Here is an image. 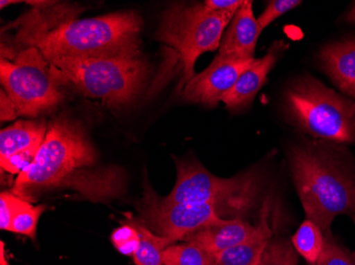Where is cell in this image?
Instances as JSON below:
<instances>
[{
	"label": "cell",
	"instance_id": "cell-7",
	"mask_svg": "<svg viewBox=\"0 0 355 265\" xmlns=\"http://www.w3.org/2000/svg\"><path fill=\"white\" fill-rule=\"evenodd\" d=\"M0 80L17 115L35 117L51 111L63 100L53 66L35 46L1 44Z\"/></svg>",
	"mask_w": 355,
	"mask_h": 265
},
{
	"label": "cell",
	"instance_id": "cell-23",
	"mask_svg": "<svg viewBox=\"0 0 355 265\" xmlns=\"http://www.w3.org/2000/svg\"><path fill=\"white\" fill-rule=\"evenodd\" d=\"M111 241L115 248L125 256L133 257L139 245V234L133 224H125L115 229Z\"/></svg>",
	"mask_w": 355,
	"mask_h": 265
},
{
	"label": "cell",
	"instance_id": "cell-22",
	"mask_svg": "<svg viewBox=\"0 0 355 265\" xmlns=\"http://www.w3.org/2000/svg\"><path fill=\"white\" fill-rule=\"evenodd\" d=\"M314 265H355V252L337 242L334 237H326L324 250Z\"/></svg>",
	"mask_w": 355,
	"mask_h": 265
},
{
	"label": "cell",
	"instance_id": "cell-4",
	"mask_svg": "<svg viewBox=\"0 0 355 265\" xmlns=\"http://www.w3.org/2000/svg\"><path fill=\"white\" fill-rule=\"evenodd\" d=\"M234 14L209 11L205 3H175L163 14L157 29V41L164 44L171 55H166L164 69L155 86L165 81L173 69L180 71L178 91L181 93L195 75V64L202 53L215 51L220 45L223 31Z\"/></svg>",
	"mask_w": 355,
	"mask_h": 265
},
{
	"label": "cell",
	"instance_id": "cell-21",
	"mask_svg": "<svg viewBox=\"0 0 355 265\" xmlns=\"http://www.w3.org/2000/svg\"><path fill=\"white\" fill-rule=\"evenodd\" d=\"M45 210V205L33 206L31 203H29L25 208L21 209L14 217L9 231L15 232V234L24 235V236L29 237L32 240H35L37 224H39L41 215Z\"/></svg>",
	"mask_w": 355,
	"mask_h": 265
},
{
	"label": "cell",
	"instance_id": "cell-15",
	"mask_svg": "<svg viewBox=\"0 0 355 265\" xmlns=\"http://www.w3.org/2000/svg\"><path fill=\"white\" fill-rule=\"evenodd\" d=\"M48 125L45 121L21 120L0 133V161L21 153L37 154Z\"/></svg>",
	"mask_w": 355,
	"mask_h": 265
},
{
	"label": "cell",
	"instance_id": "cell-14",
	"mask_svg": "<svg viewBox=\"0 0 355 265\" xmlns=\"http://www.w3.org/2000/svg\"><path fill=\"white\" fill-rule=\"evenodd\" d=\"M318 57L321 67L333 83L355 100V39L324 46L319 51Z\"/></svg>",
	"mask_w": 355,
	"mask_h": 265
},
{
	"label": "cell",
	"instance_id": "cell-9",
	"mask_svg": "<svg viewBox=\"0 0 355 265\" xmlns=\"http://www.w3.org/2000/svg\"><path fill=\"white\" fill-rule=\"evenodd\" d=\"M141 215L147 228L173 243L223 220L214 205L166 204L148 186L145 187Z\"/></svg>",
	"mask_w": 355,
	"mask_h": 265
},
{
	"label": "cell",
	"instance_id": "cell-10",
	"mask_svg": "<svg viewBox=\"0 0 355 265\" xmlns=\"http://www.w3.org/2000/svg\"><path fill=\"white\" fill-rule=\"evenodd\" d=\"M254 61L255 59L233 61L216 57L205 71L187 82L180 93L181 97L187 102L215 107L223 101V95L232 89L239 75Z\"/></svg>",
	"mask_w": 355,
	"mask_h": 265
},
{
	"label": "cell",
	"instance_id": "cell-17",
	"mask_svg": "<svg viewBox=\"0 0 355 265\" xmlns=\"http://www.w3.org/2000/svg\"><path fill=\"white\" fill-rule=\"evenodd\" d=\"M132 224L137 227L139 234V245L132 257L135 265H164L163 252L175 243L157 236L145 225L139 223Z\"/></svg>",
	"mask_w": 355,
	"mask_h": 265
},
{
	"label": "cell",
	"instance_id": "cell-13",
	"mask_svg": "<svg viewBox=\"0 0 355 265\" xmlns=\"http://www.w3.org/2000/svg\"><path fill=\"white\" fill-rule=\"evenodd\" d=\"M255 230L257 226L241 219H223L220 222L199 229L183 241L198 245L215 257L248 240Z\"/></svg>",
	"mask_w": 355,
	"mask_h": 265
},
{
	"label": "cell",
	"instance_id": "cell-5",
	"mask_svg": "<svg viewBox=\"0 0 355 265\" xmlns=\"http://www.w3.org/2000/svg\"><path fill=\"white\" fill-rule=\"evenodd\" d=\"M48 62L61 86H73L85 97L98 99L115 109L133 102L149 75L148 63L141 55Z\"/></svg>",
	"mask_w": 355,
	"mask_h": 265
},
{
	"label": "cell",
	"instance_id": "cell-28",
	"mask_svg": "<svg viewBox=\"0 0 355 265\" xmlns=\"http://www.w3.org/2000/svg\"><path fill=\"white\" fill-rule=\"evenodd\" d=\"M0 245H1V247H0V265H11L9 263V261H8V259L6 258L5 256V243L1 241V243H0Z\"/></svg>",
	"mask_w": 355,
	"mask_h": 265
},
{
	"label": "cell",
	"instance_id": "cell-18",
	"mask_svg": "<svg viewBox=\"0 0 355 265\" xmlns=\"http://www.w3.org/2000/svg\"><path fill=\"white\" fill-rule=\"evenodd\" d=\"M324 240L326 237L321 229L314 222L306 219L293 237L292 244L302 258L311 265H314L324 250Z\"/></svg>",
	"mask_w": 355,
	"mask_h": 265
},
{
	"label": "cell",
	"instance_id": "cell-27",
	"mask_svg": "<svg viewBox=\"0 0 355 265\" xmlns=\"http://www.w3.org/2000/svg\"><path fill=\"white\" fill-rule=\"evenodd\" d=\"M1 121H11L17 117L15 105L12 102L9 95L3 89H1Z\"/></svg>",
	"mask_w": 355,
	"mask_h": 265
},
{
	"label": "cell",
	"instance_id": "cell-16",
	"mask_svg": "<svg viewBox=\"0 0 355 265\" xmlns=\"http://www.w3.org/2000/svg\"><path fill=\"white\" fill-rule=\"evenodd\" d=\"M268 201H265L261 211L260 223L252 237L215 256L214 265H255L272 239V230L268 222Z\"/></svg>",
	"mask_w": 355,
	"mask_h": 265
},
{
	"label": "cell",
	"instance_id": "cell-6",
	"mask_svg": "<svg viewBox=\"0 0 355 265\" xmlns=\"http://www.w3.org/2000/svg\"><path fill=\"white\" fill-rule=\"evenodd\" d=\"M287 120L314 139L355 143V100L310 75L292 82L284 95Z\"/></svg>",
	"mask_w": 355,
	"mask_h": 265
},
{
	"label": "cell",
	"instance_id": "cell-19",
	"mask_svg": "<svg viewBox=\"0 0 355 265\" xmlns=\"http://www.w3.org/2000/svg\"><path fill=\"white\" fill-rule=\"evenodd\" d=\"M164 265H214L215 257L193 243L173 244L163 252Z\"/></svg>",
	"mask_w": 355,
	"mask_h": 265
},
{
	"label": "cell",
	"instance_id": "cell-12",
	"mask_svg": "<svg viewBox=\"0 0 355 265\" xmlns=\"http://www.w3.org/2000/svg\"><path fill=\"white\" fill-rule=\"evenodd\" d=\"M286 45L279 41L271 46L270 51L262 59H255L254 63L239 75L236 83L223 98V102L230 109L247 107L266 83L268 73L276 65Z\"/></svg>",
	"mask_w": 355,
	"mask_h": 265
},
{
	"label": "cell",
	"instance_id": "cell-26",
	"mask_svg": "<svg viewBox=\"0 0 355 265\" xmlns=\"http://www.w3.org/2000/svg\"><path fill=\"white\" fill-rule=\"evenodd\" d=\"M203 3L209 11L235 14L239 7L244 3V0H207Z\"/></svg>",
	"mask_w": 355,
	"mask_h": 265
},
{
	"label": "cell",
	"instance_id": "cell-11",
	"mask_svg": "<svg viewBox=\"0 0 355 265\" xmlns=\"http://www.w3.org/2000/svg\"><path fill=\"white\" fill-rule=\"evenodd\" d=\"M252 6V1L245 0L237 10L230 27L223 33L217 57L233 61L254 59L257 39L263 30L253 15Z\"/></svg>",
	"mask_w": 355,
	"mask_h": 265
},
{
	"label": "cell",
	"instance_id": "cell-8",
	"mask_svg": "<svg viewBox=\"0 0 355 265\" xmlns=\"http://www.w3.org/2000/svg\"><path fill=\"white\" fill-rule=\"evenodd\" d=\"M175 187L166 197H161L166 204H209L217 209L244 211L250 208L257 199L260 181L255 172L221 179L196 161L175 158Z\"/></svg>",
	"mask_w": 355,
	"mask_h": 265
},
{
	"label": "cell",
	"instance_id": "cell-29",
	"mask_svg": "<svg viewBox=\"0 0 355 265\" xmlns=\"http://www.w3.org/2000/svg\"><path fill=\"white\" fill-rule=\"evenodd\" d=\"M346 21L347 23L355 24V3H353L352 7L346 15Z\"/></svg>",
	"mask_w": 355,
	"mask_h": 265
},
{
	"label": "cell",
	"instance_id": "cell-20",
	"mask_svg": "<svg viewBox=\"0 0 355 265\" xmlns=\"http://www.w3.org/2000/svg\"><path fill=\"white\" fill-rule=\"evenodd\" d=\"M298 253L292 242L271 239L263 253L262 258L255 265H298Z\"/></svg>",
	"mask_w": 355,
	"mask_h": 265
},
{
	"label": "cell",
	"instance_id": "cell-2",
	"mask_svg": "<svg viewBox=\"0 0 355 265\" xmlns=\"http://www.w3.org/2000/svg\"><path fill=\"white\" fill-rule=\"evenodd\" d=\"M338 143L303 139L289 147V169L308 220L332 236L336 217L355 215V163Z\"/></svg>",
	"mask_w": 355,
	"mask_h": 265
},
{
	"label": "cell",
	"instance_id": "cell-3",
	"mask_svg": "<svg viewBox=\"0 0 355 265\" xmlns=\"http://www.w3.org/2000/svg\"><path fill=\"white\" fill-rule=\"evenodd\" d=\"M141 26V16L135 11L116 12L64 21L48 31L16 41V46H35L47 61L139 57Z\"/></svg>",
	"mask_w": 355,
	"mask_h": 265
},
{
	"label": "cell",
	"instance_id": "cell-30",
	"mask_svg": "<svg viewBox=\"0 0 355 265\" xmlns=\"http://www.w3.org/2000/svg\"><path fill=\"white\" fill-rule=\"evenodd\" d=\"M352 218H353V222H354V224H355V215H354V217H352Z\"/></svg>",
	"mask_w": 355,
	"mask_h": 265
},
{
	"label": "cell",
	"instance_id": "cell-1",
	"mask_svg": "<svg viewBox=\"0 0 355 265\" xmlns=\"http://www.w3.org/2000/svg\"><path fill=\"white\" fill-rule=\"evenodd\" d=\"M69 191L93 203H109L127 191L125 171L101 161L83 123L67 113L48 125L35 161L14 181L12 192L29 203Z\"/></svg>",
	"mask_w": 355,
	"mask_h": 265
},
{
	"label": "cell",
	"instance_id": "cell-24",
	"mask_svg": "<svg viewBox=\"0 0 355 265\" xmlns=\"http://www.w3.org/2000/svg\"><path fill=\"white\" fill-rule=\"evenodd\" d=\"M29 202L13 192L3 191L0 195V228L9 231L12 220Z\"/></svg>",
	"mask_w": 355,
	"mask_h": 265
},
{
	"label": "cell",
	"instance_id": "cell-25",
	"mask_svg": "<svg viewBox=\"0 0 355 265\" xmlns=\"http://www.w3.org/2000/svg\"><path fill=\"white\" fill-rule=\"evenodd\" d=\"M301 3H302L300 0H272V1H269L266 9L259 16L257 23L260 25L261 29L264 30L267 26L270 25L278 17L298 7Z\"/></svg>",
	"mask_w": 355,
	"mask_h": 265
}]
</instances>
